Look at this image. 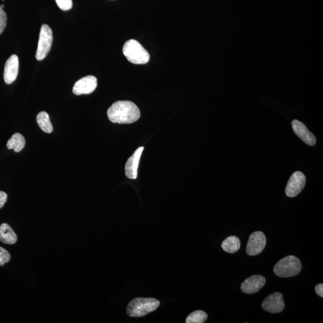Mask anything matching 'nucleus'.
<instances>
[{
	"label": "nucleus",
	"instance_id": "f257e3e1",
	"mask_svg": "<svg viewBox=\"0 0 323 323\" xmlns=\"http://www.w3.org/2000/svg\"><path fill=\"white\" fill-rule=\"evenodd\" d=\"M110 120L114 123L130 124L140 118V112L133 102L119 101L113 103L107 111Z\"/></svg>",
	"mask_w": 323,
	"mask_h": 323
},
{
	"label": "nucleus",
	"instance_id": "f03ea898",
	"mask_svg": "<svg viewBox=\"0 0 323 323\" xmlns=\"http://www.w3.org/2000/svg\"><path fill=\"white\" fill-rule=\"evenodd\" d=\"M160 302L154 298L137 297L127 305L126 312L131 317H141L155 311Z\"/></svg>",
	"mask_w": 323,
	"mask_h": 323
},
{
	"label": "nucleus",
	"instance_id": "7ed1b4c3",
	"mask_svg": "<svg viewBox=\"0 0 323 323\" xmlns=\"http://www.w3.org/2000/svg\"><path fill=\"white\" fill-rule=\"evenodd\" d=\"M123 53L127 59L134 64H145L150 59L148 52L136 40L127 41L123 46Z\"/></svg>",
	"mask_w": 323,
	"mask_h": 323
},
{
	"label": "nucleus",
	"instance_id": "20e7f679",
	"mask_svg": "<svg viewBox=\"0 0 323 323\" xmlns=\"http://www.w3.org/2000/svg\"><path fill=\"white\" fill-rule=\"evenodd\" d=\"M301 262L294 255L283 258L274 266V272L276 276L288 278L299 274L302 270Z\"/></svg>",
	"mask_w": 323,
	"mask_h": 323
},
{
	"label": "nucleus",
	"instance_id": "39448f33",
	"mask_svg": "<svg viewBox=\"0 0 323 323\" xmlns=\"http://www.w3.org/2000/svg\"><path fill=\"white\" fill-rule=\"evenodd\" d=\"M53 42V33L48 25H42L40 30L38 48L35 58L38 61H42L51 51Z\"/></svg>",
	"mask_w": 323,
	"mask_h": 323
},
{
	"label": "nucleus",
	"instance_id": "423d86ee",
	"mask_svg": "<svg viewBox=\"0 0 323 323\" xmlns=\"http://www.w3.org/2000/svg\"><path fill=\"white\" fill-rule=\"evenodd\" d=\"M306 183V178L303 173H294L287 183L286 188V194L287 197L293 198L299 195Z\"/></svg>",
	"mask_w": 323,
	"mask_h": 323
},
{
	"label": "nucleus",
	"instance_id": "0eeeda50",
	"mask_svg": "<svg viewBox=\"0 0 323 323\" xmlns=\"http://www.w3.org/2000/svg\"><path fill=\"white\" fill-rule=\"evenodd\" d=\"M266 244L265 234L261 231L251 234L248 239L246 252L248 255H256L261 254L264 250Z\"/></svg>",
	"mask_w": 323,
	"mask_h": 323
},
{
	"label": "nucleus",
	"instance_id": "6e6552de",
	"mask_svg": "<svg viewBox=\"0 0 323 323\" xmlns=\"http://www.w3.org/2000/svg\"><path fill=\"white\" fill-rule=\"evenodd\" d=\"M262 307L264 310L272 314L281 312L285 307L283 294L279 292L271 294L263 302Z\"/></svg>",
	"mask_w": 323,
	"mask_h": 323
},
{
	"label": "nucleus",
	"instance_id": "1a4fd4ad",
	"mask_svg": "<svg viewBox=\"0 0 323 323\" xmlns=\"http://www.w3.org/2000/svg\"><path fill=\"white\" fill-rule=\"evenodd\" d=\"M97 87V78L94 76H88L77 81L73 87V92L76 95L90 94Z\"/></svg>",
	"mask_w": 323,
	"mask_h": 323
},
{
	"label": "nucleus",
	"instance_id": "9d476101",
	"mask_svg": "<svg viewBox=\"0 0 323 323\" xmlns=\"http://www.w3.org/2000/svg\"><path fill=\"white\" fill-rule=\"evenodd\" d=\"M294 133L303 140L305 144L313 146L316 144L317 140L313 134L308 130L307 127L299 120H294L292 123Z\"/></svg>",
	"mask_w": 323,
	"mask_h": 323
},
{
	"label": "nucleus",
	"instance_id": "9b49d317",
	"mask_svg": "<svg viewBox=\"0 0 323 323\" xmlns=\"http://www.w3.org/2000/svg\"><path fill=\"white\" fill-rule=\"evenodd\" d=\"M264 276L255 275L250 276L241 284V289L244 293L254 294L259 292L265 285Z\"/></svg>",
	"mask_w": 323,
	"mask_h": 323
},
{
	"label": "nucleus",
	"instance_id": "f8f14e48",
	"mask_svg": "<svg viewBox=\"0 0 323 323\" xmlns=\"http://www.w3.org/2000/svg\"><path fill=\"white\" fill-rule=\"evenodd\" d=\"M19 72V58L12 55L7 60L5 67L4 80L6 83L12 84L15 81Z\"/></svg>",
	"mask_w": 323,
	"mask_h": 323
},
{
	"label": "nucleus",
	"instance_id": "ddd939ff",
	"mask_svg": "<svg viewBox=\"0 0 323 323\" xmlns=\"http://www.w3.org/2000/svg\"><path fill=\"white\" fill-rule=\"evenodd\" d=\"M144 148V147H140L137 149L134 154L127 160L125 169L127 178L133 180L137 178L138 165Z\"/></svg>",
	"mask_w": 323,
	"mask_h": 323
},
{
	"label": "nucleus",
	"instance_id": "4468645a",
	"mask_svg": "<svg viewBox=\"0 0 323 323\" xmlns=\"http://www.w3.org/2000/svg\"><path fill=\"white\" fill-rule=\"evenodd\" d=\"M0 241L5 244H15L17 241L16 234L10 225L3 223L0 225Z\"/></svg>",
	"mask_w": 323,
	"mask_h": 323
},
{
	"label": "nucleus",
	"instance_id": "2eb2a0df",
	"mask_svg": "<svg viewBox=\"0 0 323 323\" xmlns=\"http://www.w3.org/2000/svg\"><path fill=\"white\" fill-rule=\"evenodd\" d=\"M240 240L235 236L227 238L222 244L223 250L229 253H236L240 250Z\"/></svg>",
	"mask_w": 323,
	"mask_h": 323
},
{
	"label": "nucleus",
	"instance_id": "dca6fc26",
	"mask_svg": "<svg viewBox=\"0 0 323 323\" xmlns=\"http://www.w3.org/2000/svg\"><path fill=\"white\" fill-rule=\"evenodd\" d=\"M26 145V140L19 133H16L10 138L7 143V147L8 149H13L15 152H19L23 150Z\"/></svg>",
	"mask_w": 323,
	"mask_h": 323
},
{
	"label": "nucleus",
	"instance_id": "f3484780",
	"mask_svg": "<svg viewBox=\"0 0 323 323\" xmlns=\"http://www.w3.org/2000/svg\"><path fill=\"white\" fill-rule=\"evenodd\" d=\"M37 122L39 127L46 133H51L53 130L49 116L47 113L41 112L37 116Z\"/></svg>",
	"mask_w": 323,
	"mask_h": 323
},
{
	"label": "nucleus",
	"instance_id": "a211bd4d",
	"mask_svg": "<svg viewBox=\"0 0 323 323\" xmlns=\"http://www.w3.org/2000/svg\"><path fill=\"white\" fill-rule=\"evenodd\" d=\"M208 315L203 311L198 310L191 313L186 319V323H204L207 320Z\"/></svg>",
	"mask_w": 323,
	"mask_h": 323
},
{
	"label": "nucleus",
	"instance_id": "6ab92c4d",
	"mask_svg": "<svg viewBox=\"0 0 323 323\" xmlns=\"http://www.w3.org/2000/svg\"><path fill=\"white\" fill-rule=\"evenodd\" d=\"M11 259V255L4 248L0 247V266H4Z\"/></svg>",
	"mask_w": 323,
	"mask_h": 323
},
{
	"label": "nucleus",
	"instance_id": "aec40b11",
	"mask_svg": "<svg viewBox=\"0 0 323 323\" xmlns=\"http://www.w3.org/2000/svg\"><path fill=\"white\" fill-rule=\"evenodd\" d=\"M55 2L59 9L63 10V11H67V10L72 8V0H55Z\"/></svg>",
	"mask_w": 323,
	"mask_h": 323
},
{
	"label": "nucleus",
	"instance_id": "412c9836",
	"mask_svg": "<svg viewBox=\"0 0 323 323\" xmlns=\"http://www.w3.org/2000/svg\"><path fill=\"white\" fill-rule=\"evenodd\" d=\"M7 15L6 12L3 9L0 8V35L4 31L7 25Z\"/></svg>",
	"mask_w": 323,
	"mask_h": 323
},
{
	"label": "nucleus",
	"instance_id": "4be33fe9",
	"mask_svg": "<svg viewBox=\"0 0 323 323\" xmlns=\"http://www.w3.org/2000/svg\"><path fill=\"white\" fill-rule=\"evenodd\" d=\"M8 200V195L5 191H0V209L3 207Z\"/></svg>",
	"mask_w": 323,
	"mask_h": 323
},
{
	"label": "nucleus",
	"instance_id": "5701e85b",
	"mask_svg": "<svg viewBox=\"0 0 323 323\" xmlns=\"http://www.w3.org/2000/svg\"><path fill=\"white\" fill-rule=\"evenodd\" d=\"M315 290L316 293L318 294L319 296L323 297V285L322 284H318L315 287Z\"/></svg>",
	"mask_w": 323,
	"mask_h": 323
},
{
	"label": "nucleus",
	"instance_id": "b1692460",
	"mask_svg": "<svg viewBox=\"0 0 323 323\" xmlns=\"http://www.w3.org/2000/svg\"><path fill=\"white\" fill-rule=\"evenodd\" d=\"M5 6L3 5H2L1 6H0V8L3 9L4 8Z\"/></svg>",
	"mask_w": 323,
	"mask_h": 323
}]
</instances>
